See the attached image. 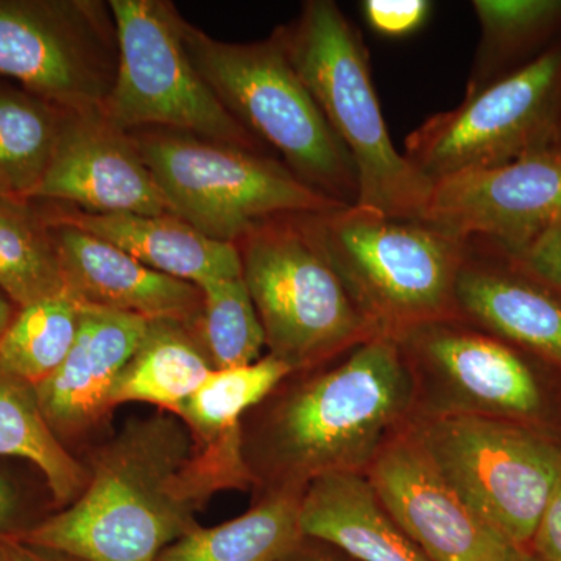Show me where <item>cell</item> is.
I'll use <instances>...</instances> for the list:
<instances>
[{"instance_id": "obj_27", "label": "cell", "mask_w": 561, "mask_h": 561, "mask_svg": "<svg viewBox=\"0 0 561 561\" xmlns=\"http://www.w3.org/2000/svg\"><path fill=\"white\" fill-rule=\"evenodd\" d=\"M61 110L0 84V197L32 201L57 142Z\"/></svg>"}, {"instance_id": "obj_3", "label": "cell", "mask_w": 561, "mask_h": 561, "mask_svg": "<svg viewBox=\"0 0 561 561\" xmlns=\"http://www.w3.org/2000/svg\"><path fill=\"white\" fill-rule=\"evenodd\" d=\"M359 179L357 205L420 220L432 183L394 149L371 79L362 33L331 0H308L273 32Z\"/></svg>"}, {"instance_id": "obj_23", "label": "cell", "mask_w": 561, "mask_h": 561, "mask_svg": "<svg viewBox=\"0 0 561 561\" xmlns=\"http://www.w3.org/2000/svg\"><path fill=\"white\" fill-rule=\"evenodd\" d=\"M481 41L465 98L526 68L561 39V0H474Z\"/></svg>"}, {"instance_id": "obj_10", "label": "cell", "mask_w": 561, "mask_h": 561, "mask_svg": "<svg viewBox=\"0 0 561 561\" xmlns=\"http://www.w3.org/2000/svg\"><path fill=\"white\" fill-rule=\"evenodd\" d=\"M116 22V80L102 110L125 131L190 133L264 153L265 147L221 105L183 43V16L168 0H110Z\"/></svg>"}, {"instance_id": "obj_5", "label": "cell", "mask_w": 561, "mask_h": 561, "mask_svg": "<svg viewBox=\"0 0 561 561\" xmlns=\"http://www.w3.org/2000/svg\"><path fill=\"white\" fill-rule=\"evenodd\" d=\"M321 249L376 332L457 319V276L467 242L423 220L365 206L313 214Z\"/></svg>"}, {"instance_id": "obj_11", "label": "cell", "mask_w": 561, "mask_h": 561, "mask_svg": "<svg viewBox=\"0 0 561 561\" xmlns=\"http://www.w3.org/2000/svg\"><path fill=\"white\" fill-rule=\"evenodd\" d=\"M560 128L561 39L526 68L423 122L405 139L404 157L434 183L561 142Z\"/></svg>"}, {"instance_id": "obj_12", "label": "cell", "mask_w": 561, "mask_h": 561, "mask_svg": "<svg viewBox=\"0 0 561 561\" xmlns=\"http://www.w3.org/2000/svg\"><path fill=\"white\" fill-rule=\"evenodd\" d=\"M119 47L108 2L0 0V77L66 111L102 108Z\"/></svg>"}, {"instance_id": "obj_13", "label": "cell", "mask_w": 561, "mask_h": 561, "mask_svg": "<svg viewBox=\"0 0 561 561\" xmlns=\"http://www.w3.org/2000/svg\"><path fill=\"white\" fill-rule=\"evenodd\" d=\"M420 220L461 241L482 239L522 253L561 221V142L434 181Z\"/></svg>"}, {"instance_id": "obj_33", "label": "cell", "mask_w": 561, "mask_h": 561, "mask_svg": "<svg viewBox=\"0 0 561 561\" xmlns=\"http://www.w3.org/2000/svg\"><path fill=\"white\" fill-rule=\"evenodd\" d=\"M0 561H76L21 540L18 531L0 535Z\"/></svg>"}, {"instance_id": "obj_25", "label": "cell", "mask_w": 561, "mask_h": 561, "mask_svg": "<svg viewBox=\"0 0 561 561\" xmlns=\"http://www.w3.org/2000/svg\"><path fill=\"white\" fill-rule=\"evenodd\" d=\"M0 456L31 461L55 504L66 507L83 493L90 472L51 432L35 387L0 365Z\"/></svg>"}, {"instance_id": "obj_8", "label": "cell", "mask_w": 561, "mask_h": 561, "mask_svg": "<svg viewBox=\"0 0 561 561\" xmlns=\"http://www.w3.org/2000/svg\"><path fill=\"white\" fill-rule=\"evenodd\" d=\"M130 135L169 213L216 241L236 245L273 217L343 208L267 154L165 128Z\"/></svg>"}, {"instance_id": "obj_6", "label": "cell", "mask_w": 561, "mask_h": 561, "mask_svg": "<svg viewBox=\"0 0 561 561\" xmlns=\"http://www.w3.org/2000/svg\"><path fill=\"white\" fill-rule=\"evenodd\" d=\"M312 216L273 217L236 243L268 354L294 373L313 370L381 335L321 249Z\"/></svg>"}, {"instance_id": "obj_18", "label": "cell", "mask_w": 561, "mask_h": 561, "mask_svg": "<svg viewBox=\"0 0 561 561\" xmlns=\"http://www.w3.org/2000/svg\"><path fill=\"white\" fill-rule=\"evenodd\" d=\"M147 327L142 317L83 305L68 356L35 387L44 420L61 443L91 430L111 411V393Z\"/></svg>"}, {"instance_id": "obj_30", "label": "cell", "mask_w": 561, "mask_h": 561, "mask_svg": "<svg viewBox=\"0 0 561 561\" xmlns=\"http://www.w3.org/2000/svg\"><path fill=\"white\" fill-rule=\"evenodd\" d=\"M362 11L373 31L389 38H402L426 24L432 3L427 0H365Z\"/></svg>"}, {"instance_id": "obj_16", "label": "cell", "mask_w": 561, "mask_h": 561, "mask_svg": "<svg viewBox=\"0 0 561 561\" xmlns=\"http://www.w3.org/2000/svg\"><path fill=\"white\" fill-rule=\"evenodd\" d=\"M457 276V319L529 351L561 371V291L500 247L468 239Z\"/></svg>"}, {"instance_id": "obj_28", "label": "cell", "mask_w": 561, "mask_h": 561, "mask_svg": "<svg viewBox=\"0 0 561 561\" xmlns=\"http://www.w3.org/2000/svg\"><path fill=\"white\" fill-rule=\"evenodd\" d=\"M81 308L69 294L21 308L0 337V365L33 387L46 381L76 342Z\"/></svg>"}, {"instance_id": "obj_34", "label": "cell", "mask_w": 561, "mask_h": 561, "mask_svg": "<svg viewBox=\"0 0 561 561\" xmlns=\"http://www.w3.org/2000/svg\"><path fill=\"white\" fill-rule=\"evenodd\" d=\"M18 513V494L13 485L0 474V535L20 531L13 529Z\"/></svg>"}, {"instance_id": "obj_32", "label": "cell", "mask_w": 561, "mask_h": 561, "mask_svg": "<svg viewBox=\"0 0 561 561\" xmlns=\"http://www.w3.org/2000/svg\"><path fill=\"white\" fill-rule=\"evenodd\" d=\"M529 552L538 561H561V481L538 524Z\"/></svg>"}, {"instance_id": "obj_26", "label": "cell", "mask_w": 561, "mask_h": 561, "mask_svg": "<svg viewBox=\"0 0 561 561\" xmlns=\"http://www.w3.org/2000/svg\"><path fill=\"white\" fill-rule=\"evenodd\" d=\"M0 291L20 309L68 294L41 201L0 197Z\"/></svg>"}, {"instance_id": "obj_20", "label": "cell", "mask_w": 561, "mask_h": 561, "mask_svg": "<svg viewBox=\"0 0 561 561\" xmlns=\"http://www.w3.org/2000/svg\"><path fill=\"white\" fill-rule=\"evenodd\" d=\"M305 538L327 542L359 561H432L401 530L376 497L365 474H332L302 491Z\"/></svg>"}, {"instance_id": "obj_37", "label": "cell", "mask_w": 561, "mask_h": 561, "mask_svg": "<svg viewBox=\"0 0 561 561\" xmlns=\"http://www.w3.org/2000/svg\"><path fill=\"white\" fill-rule=\"evenodd\" d=\"M524 561H538L537 559H535L534 556H531L530 552H527V556H526V559H524Z\"/></svg>"}, {"instance_id": "obj_24", "label": "cell", "mask_w": 561, "mask_h": 561, "mask_svg": "<svg viewBox=\"0 0 561 561\" xmlns=\"http://www.w3.org/2000/svg\"><path fill=\"white\" fill-rule=\"evenodd\" d=\"M290 375V367L272 354L243 367L214 370L176 416L186 424L198 448L243 451L242 416Z\"/></svg>"}, {"instance_id": "obj_14", "label": "cell", "mask_w": 561, "mask_h": 561, "mask_svg": "<svg viewBox=\"0 0 561 561\" xmlns=\"http://www.w3.org/2000/svg\"><path fill=\"white\" fill-rule=\"evenodd\" d=\"M365 478L390 518L432 561H524L529 552L468 507L409 426L376 457Z\"/></svg>"}, {"instance_id": "obj_19", "label": "cell", "mask_w": 561, "mask_h": 561, "mask_svg": "<svg viewBox=\"0 0 561 561\" xmlns=\"http://www.w3.org/2000/svg\"><path fill=\"white\" fill-rule=\"evenodd\" d=\"M55 219L73 225L130 254L147 267L201 287L242 276L234 243L210 239L173 214H94L46 202Z\"/></svg>"}, {"instance_id": "obj_21", "label": "cell", "mask_w": 561, "mask_h": 561, "mask_svg": "<svg viewBox=\"0 0 561 561\" xmlns=\"http://www.w3.org/2000/svg\"><path fill=\"white\" fill-rule=\"evenodd\" d=\"M213 371L191 327L173 320L149 321L138 350L117 378L111 409L124 402H147L176 415Z\"/></svg>"}, {"instance_id": "obj_22", "label": "cell", "mask_w": 561, "mask_h": 561, "mask_svg": "<svg viewBox=\"0 0 561 561\" xmlns=\"http://www.w3.org/2000/svg\"><path fill=\"white\" fill-rule=\"evenodd\" d=\"M302 491L272 489L253 508L216 527L198 526L157 561H280L301 545Z\"/></svg>"}, {"instance_id": "obj_36", "label": "cell", "mask_w": 561, "mask_h": 561, "mask_svg": "<svg viewBox=\"0 0 561 561\" xmlns=\"http://www.w3.org/2000/svg\"><path fill=\"white\" fill-rule=\"evenodd\" d=\"M280 561H337L319 552H301V545Z\"/></svg>"}, {"instance_id": "obj_17", "label": "cell", "mask_w": 561, "mask_h": 561, "mask_svg": "<svg viewBox=\"0 0 561 561\" xmlns=\"http://www.w3.org/2000/svg\"><path fill=\"white\" fill-rule=\"evenodd\" d=\"M41 202L70 297L81 305L192 328L202 309L201 287L162 275L113 243L55 219Z\"/></svg>"}, {"instance_id": "obj_15", "label": "cell", "mask_w": 561, "mask_h": 561, "mask_svg": "<svg viewBox=\"0 0 561 561\" xmlns=\"http://www.w3.org/2000/svg\"><path fill=\"white\" fill-rule=\"evenodd\" d=\"M32 201L94 214L169 213L130 131L102 108L61 110L49 169Z\"/></svg>"}, {"instance_id": "obj_9", "label": "cell", "mask_w": 561, "mask_h": 561, "mask_svg": "<svg viewBox=\"0 0 561 561\" xmlns=\"http://www.w3.org/2000/svg\"><path fill=\"white\" fill-rule=\"evenodd\" d=\"M409 432L483 522L529 551L561 481V438L486 416H415Z\"/></svg>"}, {"instance_id": "obj_35", "label": "cell", "mask_w": 561, "mask_h": 561, "mask_svg": "<svg viewBox=\"0 0 561 561\" xmlns=\"http://www.w3.org/2000/svg\"><path fill=\"white\" fill-rule=\"evenodd\" d=\"M18 311H20V308H18L10 298H7L5 295L0 291V337H2L7 328L10 327V323L13 321L14 317H16Z\"/></svg>"}, {"instance_id": "obj_4", "label": "cell", "mask_w": 561, "mask_h": 561, "mask_svg": "<svg viewBox=\"0 0 561 561\" xmlns=\"http://www.w3.org/2000/svg\"><path fill=\"white\" fill-rule=\"evenodd\" d=\"M181 33L195 68L247 131L278 151L309 190L337 205H357L353 158L273 33L256 43H228L184 18Z\"/></svg>"}, {"instance_id": "obj_2", "label": "cell", "mask_w": 561, "mask_h": 561, "mask_svg": "<svg viewBox=\"0 0 561 561\" xmlns=\"http://www.w3.org/2000/svg\"><path fill=\"white\" fill-rule=\"evenodd\" d=\"M291 387L262 432L273 489L365 474L416 413L415 379L398 342L375 335Z\"/></svg>"}, {"instance_id": "obj_7", "label": "cell", "mask_w": 561, "mask_h": 561, "mask_svg": "<svg viewBox=\"0 0 561 561\" xmlns=\"http://www.w3.org/2000/svg\"><path fill=\"white\" fill-rule=\"evenodd\" d=\"M394 341L415 379V416H486L561 438V371L529 351L460 319Z\"/></svg>"}, {"instance_id": "obj_1", "label": "cell", "mask_w": 561, "mask_h": 561, "mask_svg": "<svg viewBox=\"0 0 561 561\" xmlns=\"http://www.w3.org/2000/svg\"><path fill=\"white\" fill-rule=\"evenodd\" d=\"M88 472L68 508L18 537L76 561H157L198 527L195 515L213 494L228 490L183 420L164 411L128 421Z\"/></svg>"}, {"instance_id": "obj_31", "label": "cell", "mask_w": 561, "mask_h": 561, "mask_svg": "<svg viewBox=\"0 0 561 561\" xmlns=\"http://www.w3.org/2000/svg\"><path fill=\"white\" fill-rule=\"evenodd\" d=\"M515 261L538 279L561 291V221L542 232Z\"/></svg>"}, {"instance_id": "obj_38", "label": "cell", "mask_w": 561, "mask_h": 561, "mask_svg": "<svg viewBox=\"0 0 561 561\" xmlns=\"http://www.w3.org/2000/svg\"><path fill=\"white\" fill-rule=\"evenodd\" d=\"M560 139H561V128H560Z\"/></svg>"}, {"instance_id": "obj_29", "label": "cell", "mask_w": 561, "mask_h": 561, "mask_svg": "<svg viewBox=\"0 0 561 561\" xmlns=\"http://www.w3.org/2000/svg\"><path fill=\"white\" fill-rule=\"evenodd\" d=\"M203 302L192 331L214 370L243 367L261 359L265 334L243 276L201 286Z\"/></svg>"}]
</instances>
